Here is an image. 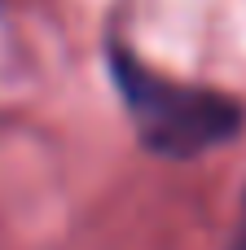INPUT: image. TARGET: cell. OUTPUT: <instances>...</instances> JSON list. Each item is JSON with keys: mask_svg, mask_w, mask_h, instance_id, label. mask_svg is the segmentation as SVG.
<instances>
[{"mask_svg": "<svg viewBox=\"0 0 246 250\" xmlns=\"http://www.w3.org/2000/svg\"><path fill=\"white\" fill-rule=\"evenodd\" d=\"M110 75L132 114L136 141L158 158H198L216 145H229L246 123L238 97L167 79L141 57H132L123 44L110 48Z\"/></svg>", "mask_w": 246, "mask_h": 250, "instance_id": "6da1fadb", "label": "cell"}, {"mask_svg": "<svg viewBox=\"0 0 246 250\" xmlns=\"http://www.w3.org/2000/svg\"><path fill=\"white\" fill-rule=\"evenodd\" d=\"M229 250H246V202H242V220H238V229H233V242Z\"/></svg>", "mask_w": 246, "mask_h": 250, "instance_id": "7a4b0ae2", "label": "cell"}]
</instances>
